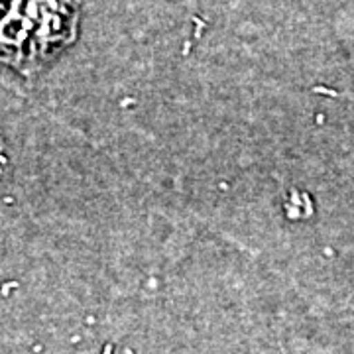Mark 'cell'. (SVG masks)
<instances>
[{
	"instance_id": "obj_1",
	"label": "cell",
	"mask_w": 354,
	"mask_h": 354,
	"mask_svg": "<svg viewBox=\"0 0 354 354\" xmlns=\"http://www.w3.org/2000/svg\"><path fill=\"white\" fill-rule=\"evenodd\" d=\"M83 0H12L0 20V64L41 73L79 38Z\"/></svg>"
},
{
	"instance_id": "obj_2",
	"label": "cell",
	"mask_w": 354,
	"mask_h": 354,
	"mask_svg": "<svg viewBox=\"0 0 354 354\" xmlns=\"http://www.w3.org/2000/svg\"><path fill=\"white\" fill-rule=\"evenodd\" d=\"M6 165H8V153H6V148H4V142L0 140V177L4 176Z\"/></svg>"
},
{
	"instance_id": "obj_3",
	"label": "cell",
	"mask_w": 354,
	"mask_h": 354,
	"mask_svg": "<svg viewBox=\"0 0 354 354\" xmlns=\"http://www.w3.org/2000/svg\"><path fill=\"white\" fill-rule=\"evenodd\" d=\"M10 4H12V0H0V20L6 16L8 8H10Z\"/></svg>"
}]
</instances>
